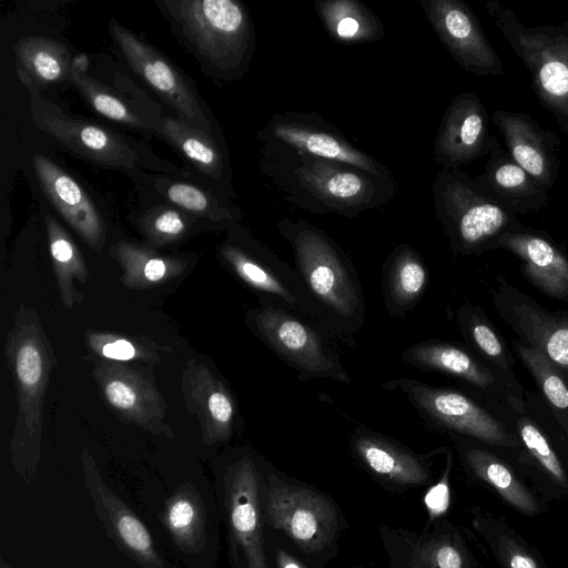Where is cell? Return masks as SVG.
I'll list each match as a JSON object with an SVG mask.
<instances>
[{"label":"cell","mask_w":568,"mask_h":568,"mask_svg":"<svg viewBox=\"0 0 568 568\" xmlns=\"http://www.w3.org/2000/svg\"><path fill=\"white\" fill-rule=\"evenodd\" d=\"M314 6L325 31L339 43H371L385 36L381 19L363 2L317 0Z\"/></svg>","instance_id":"1f68e13d"},{"label":"cell","mask_w":568,"mask_h":568,"mask_svg":"<svg viewBox=\"0 0 568 568\" xmlns=\"http://www.w3.org/2000/svg\"><path fill=\"white\" fill-rule=\"evenodd\" d=\"M513 347L537 387L534 393L526 390V406L568 454V378L521 342H514Z\"/></svg>","instance_id":"d4e9b609"},{"label":"cell","mask_w":568,"mask_h":568,"mask_svg":"<svg viewBox=\"0 0 568 568\" xmlns=\"http://www.w3.org/2000/svg\"><path fill=\"white\" fill-rule=\"evenodd\" d=\"M223 260L250 288L293 313L322 320L297 272L267 246L248 239L245 245L226 243L220 248Z\"/></svg>","instance_id":"4fadbf2b"},{"label":"cell","mask_w":568,"mask_h":568,"mask_svg":"<svg viewBox=\"0 0 568 568\" xmlns=\"http://www.w3.org/2000/svg\"><path fill=\"white\" fill-rule=\"evenodd\" d=\"M262 142H275L298 152L339 161L382 178H394L377 159L355 148L332 123L317 114L275 113L258 133Z\"/></svg>","instance_id":"9a60e30c"},{"label":"cell","mask_w":568,"mask_h":568,"mask_svg":"<svg viewBox=\"0 0 568 568\" xmlns=\"http://www.w3.org/2000/svg\"><path fill=\"white\" fill-rule=\"evenodd\" d=\"M489 115L480 98L466 91L447 105L434 141V159L442 169L462 165L489 153Z\"/></svg>","instance_id":"ffe728a7"},{"label":"cell","mask_w":568,"mask_h":568,"mask_svg":"<svg viewBox=\"0 0 568 568\" xmlns=\"http://www.w3.org/2000/svg\"><path fill=\"white\" fill-rule=\"evenodd\" d=\"M196 508L186 497L175 498L168 510V525L178 537H186L196 520Z\"/></svg>","instance_id":"7bdbcfd3"},{"label":"cell","mask_w":568,"mask_h":568,"mask_svg":"<svg viewBox=\"0 0 568 568\" xmlns=\"http://www.w3.org/2000/svg\"><path fill=\"white\" fill-rule=\"evenodd\" d=\"M493 250L516 255L529 284L550 298L568 303V254L546 231L523 224L505 232Z\"/></svg>","instance_id":"44dd1931"},{"label":"cell","mask_w":568,"mask_h":568,"mask_svg":"<svg viewBox=\"0 0 568 568\" xmlns=\"http://www.w3.org/2000/svg\"><path fill=\"white\" fill-rule=\"evenodd\" d=\"M85 485L94 500L99 516L103 519L114 538L122 542L133 556L151 568H161L152 539L144 525L134 514L102 483L93 460L82 453Z\"/></svg>","instance_id":"4316f807"},{"label":"cell","mask_w":568,"mask_h":568,"mask_svg":"<svg viewBox=\"0 0 568 568\" xmlns=\"http://www.w3.org/2000/svg\"><path fill=\"white\" fill-rule=\"evenodd\" d=\"M436 216L456 255H479L507 231L523 223L477 187L474 178L460 169H439L433 183Z\"/></svg>","instance_id":"8992f818"},{"label":"cell","mask_w":568,"mask_h":568,"mask_svg":"<svg viewBox=\"0 0 568 568\" xmlns=\"http://www.w3.org/2000/svg\"><path fill=\"white\" fill-rule=\"evenodd\" d=\"M274 561L275 568H308L303 560L282 547H275Z\"/></svg>","instance_id":"f6af8a7d"},{"label":"cell","mask_w":568,"mask_h":568,"mask_svg":"<svg viewBox=\"0 0 568 568\" xmlns=\"http://www.w3.org/2000/svg\"><path fill=\"white\" fill-rule=\"evenodd\" d=\"M222 504L231 568H271L263 503L264 462L242 453L222 475Z\"/></svg>","instance_id":"9c48e42d"},{"label":"cell","mask_w":568,"mask_h":568,"mask_svg":"<svg viewBox=\"0 0 568 568\" xmlns=\"http://www.w3.org/2000/svg\"><path fill=\"white\" fill-rule=\"evenodd\" d=\"M32 165L40 187L62 219L92 248L105 242L102 219L82 186L45 155H32Z\"/></svg>","instance_id":"603a6c76"},{"label":"cell","mask_w":568,"mask_h":568,"mask_svg":"<svg viewBox=\"0 0 568 568\" xmlns=\"http://www.w3.org/2000/svg\"><path fill=\"white\" fill-rule=\"evenodd\" d=\"M493 123L504 138L507 152L538 184L549 191L558 179L559 161L556 154L560 139L542 129L529 114L495 110Z\"/></svg>","instance_id":"7402d4cb"},{"label":"cell","mask_w":568,"mask_h":568,"mask_svg":"<svg viewBox=\"0 0 568 568\" xmlns=\"http://www.w3.org/2000/svg\"><path fill=\"white\" fill-rule=\"evenodd\" d=\"M160 191L175 206L212 221H232V212L219 204L216 199L192 184L161 180Z\"/></svg>","instance_id":"ab89813d"},{"label":"cell","mask_w":568,"mask_h":568,"mask_svg":"<svg viewBox=\"0 0 568 568\" xmlns=\"http://www.w3.org/2000/svg\"><path fill=\"white\" fill-rule=\"evenodd\" d=\"M17 73L32 89L70 79L72 61L68 49L59 41L44 37H26L14 44Z\"/></svg>","instance_id":"f546056e"},{"label":"cell","mask_w":568,"mask_h":568,"mask_svg":"<svg viewBox=\"0 0 568 568\" xmlns=\"http://www.w3.org/2000/svg\"><path fill=\"white\" fill-rule=\"evenodd\" d=\"M455 320L467 348L510 381L520 383L511 351L479 305L465 302L456 310Z\"/></svg>","instance_id":"4dcf8cb0"},{"label":"cell","mask_w":568,"mask_h":568,"mask_svg":"<svg viewBox=\"0 0 568 568\" xmlns=\"http://www.w3.org/2000/svg\"><path fill=\"white\" fill-rule=\"evenodd\" d=\"M166 11L195 51L217 71L241 75L255 48L247 10L234 0H170Z\"/></svg>","instance_id":"52a82bcc"},{"label":"cell","mask_w":568,"mask_h":568,"mask_svg":"<svg viewBox=\"0 0 568 568\" xmlns=\"http://www.w3.org/2000/svg\"><path fill=\"white\" fill-rule=\"evenodd\" d=\"M400 361L420 371L443 373L458 379L480 399L514 413L525 406L524 386L510 381L467 347L444 341H424L406 348Z\"/></svg>","instance_id":"8fae6325"},{"label":"cell","mask_w":568,"mask_h":568,"mask_svg":"<svg viewBox=\"0 0 568 568\" xmlns=\"http://www.w3.org/2000/svg\"><path fill=\"white\" fill-rule=\"evenodd\" d=\"M31 113L40 130L94 162L132 169L139 161L136 152L120 135L89 121L70 118L37 93L31 98Z\"/></svg>","instance_id":"ac0fdd59"},{"label":"cell","mask_w":568,"mask_h":568,"mask_svg":"<svg viewBox=\"0 0 568 568\" xmlns=\"http://www.w3.org/2000/svg\"><path fill=\"white\" fill-rule=\"evenodd\" d=\"M247 323L253 333L301 378L352 383L335 349L302 315L266 303L248 313Z\"/></svg>","instance_id":"30bf717a"},{"label":"cell","mask_w":568,"mask_h":568,"mask_svg":"<svg viewBox=\"0 0 568 568\" xmlns=\"http://www.w3.org/2000/svg\"><path fill=\"white\" fill-rule=\"evenodd\" d=\"M186 215L169 206H155L142 219V229L148 239L155 244H165L176 241L187 230Z\"/></svg>","instance_id":"60d3db41"},{"label":"cell","mask_w":568,"mask_h":568,"mask_svg":"<svg viewBox=\"0 0 568 568\" xmlns=\"http://www.w3.org/2000/svg\"><path fill=\"white\" fill-rule=\"evenodd\" d=\"M159 130L200 172L212 179L222 178L225 162L210 134L169 116L161 119Z\"/></svg>","instance_id":"e575fe53"},{"label":"cell","mask_w":568,"mask_h":568,"mask_svg":"<svg viewBox=\"0 0 568 568\" xmlns=\"http://www.w3.org/2000/svg\"><path fill=\"white\" fill-rule=\"evenodd\" d=\"M514 425L521 445L520 462L535 467L550 484L568 491V470L564 465L555 439L527 408L515 412Z\"/></svg>","instance_id":"d6a6232c"},{"label":"cell","mask_w":568,"mask_h":568,"mask_svg":"<svg viewBox=\"0 0 568 568\" xmlns=\"http://www.w3.org/2000/svg\"><path fill=\"white\" fill-rule=\"evenodd\" d=\"M388 568H478L460 529L442 518L420 532L377 524Z\"/></svg>","instance_id":"5bb4252c"},{"label":"cell","mask_w":568,"mask_h":568,"mask_svg":"<svg viewBox=\"0 0 568 568\" xmlns=\"http://www.w3.org/2000/svg\"><path fill=\"white\" fill-rule=\"evenodd\" d=\"M453 438L459 459L471 476L491 487L515 510L527 516L541 513L535 495L496 450L469 438Z\"/></svg>","instance_id":"484cf974"},{"label":"cell","mask_w":568,"mask_h":568,"mask_svg":"<svg viewBox=\"0 0 568 568\" xmlns=\"http://www.w3.org/2000/svg\"><path fill=\"white\" fill-rule=\"evenodd\" d=\"M349 449L358 464L386 489L406 491L429 486L434 480L429 455H418L364 426L352 434Z\"/></svg>","instance_id":"d6986e66"},{"label":"cell","mask_w":568,"mask_h":568,"mask_svg":"<svg viewBox=\"0 0 568 568\" xmlns=\"http://www.w3.org/2000/svg\"><path fill=\"white\" fill-rule=\"evenodd\" d=\"M430 27L454 60L478 77L501 75L503 62L471 8L460 0H419Z\"/></svg>","instance_id":"2e32d148"},{"label":"cell","mask_w":568,"mask_h":568,"mask_svg":"<svg viewBox=\"0 0 568 568\" xmlns=\"http://www.w3.org/2000/svg\"><path fill=\"white\" fill-rule=\"evenodd\" d=\"M45 226L61 298L65 306L72 307L74 301L79 302L72 281L75 278L84 283L88 278L87 267L75 243L53 216H45Z\"/></svg>","instance_id":"8d00e7d4"},{"label":"cell","mask_w":568,"mask_h":568,"mask_svg":"<svg viewBox=\"0 0 568 568\" xmlns=\"http://www.w3.org/2000/svg\"><path fill=\"white\" fill-rule=\"evenodd\" d=\"M125 272V280L133 285L160 283L181 270V262L156 255L153 251L128 242L112 247Z\"/></svg>","instance_id":"74e56055"},{"label":"cell","mask_w":568,"mask_h":568,"mask_svg":"<svg viewBox=\"0 0 568 568\" xmlns=\"http://www.w3.org/2000/svg\"><path fill=\"white\" fill-rule=\"evenodd\" d=\"M485 9L527 68L539 103L568 136V14L556 26H526L499 0H486Z\"/></svg>","instance_id":"277c9868"},{"label":"cell","mask_w":568,"mask_h":568,"mask_svg":"<svg viewBox=\"0 0 568 568\" xmlns=\"http://www.w3.org/2000/svg\"><path fill=\"white\" fill-rule=\"evenodd\" d=\"M110 27L113 40L134 73L190 124L204 132L210 131V120L182 73L162 53L114 19Z\"/></svg>","instance_id":"e0dca14e"},{"label":"cell","mask_w":568,"mask_h":568,"mask_svg":"<svg viewBox=\"0 0 568 568\" xmlns=\"http://www.w3.org/2000/svg\"><path fill=\"white\" fill-rule=\"evenodd\" d=\"M488 154L483 173L474 178L486 197L515 215L549 204L548 191L513 160L495 136L490 139Z\"/></svg>","instance_id":"cb8c5ba5"},{"label":"cell","mask_w":568,"mask_h":568,"mask_svg":"<svg viewBox=\"0 0 568 568\" xmlns=\"http://www.w3.org/2000/svg\"><path fill=\"white\" fill-rule=\"evenodd\" d=\"M99 381L109 404L125 418L143 426L162 418L160 396L134 372L108 365L100 369Z\"/></svg>","instance_id":"f1b7e54d"},{"label":"cell","mask_w":568,"mask_h":568,"mask_svg":"<svg viewBox=\"0 0 568 568\" xmlns=\"http://www.w3.org/2000/svg\"><path fill=\"white\" fill-rule=\"evenodd\" d=\"M261 166L288 203L314 214L355 217L389 202L394 178H382L339 161L263 142Z\"/></svg>","instance_id":"6da1fadb"},{"label":"cell","mask_w":568,"mask_h":568,"mask_svg":"<svg viewBox=\"0 0 568 568\" xmlns=\"http://www.w3.org/2000/svg\"><path fill=\"white\" fill-rule=\"evenodd\" d=\"M471 525L501 568H546L532 548L505 521L474 509Z\"/></svg>","instance_id":"836d02e7"},{"label":"cell","mask_w":568,"mask_h":568,"mask_svg":"<svg viewBox=\"0 0 568 568\" xmlns=\"http://www.w3.org/2000/svg\"><path fill=\"white\" fill-rule=\"evenodd\" d=\"M489 293L496 312L519 342L542 354L568 378V310H546L501 274Z\"/></svg>","instance_id":"7c38bea8"},{"label":"cell","mask_w":568,"mask_h":568,"mask_svg":"<svg viewBox=\"0 0 568 568\" xmlns=\"http://www.w3.org/2000/svg\"><path fill=\"white\" fill-rule=\"evenodd\" d=\"M194 386L193 397L205 422L209 438L212 442L226 440L235 420V404L231 394L205 367L197 372Z\"/></svg>","instance_id":"d590c367"},{"label":"cell","mask_w":568,"mask_h":568,"mask_svg":"<svg viewBox=\"0 0 568 568\" xmlns=\"http://www.w3.org/2000/svg\"><path fill=\"white\" fill-rule=\"evenodd\" d=\"M70 80L99 114L132 128L144 126L140 118L121 98L88 75L84 70L72 67Z\"/></svg>","instance_id":"f35d334b"},{"label":"cell","mask_w":568,"mask_h":568,"mask_svg":"<svg viewBox=\"0 0 568 568\" xmlns=\"http://www.w3.org/2000/svg\"><path fill=\"white\" fill-rule=\"evenodd\" d=\"M263 503L266 526L285 537L313 566L322 568L336 556L339 537L348 525L329 495L264 462Z\"/></svg>","instance_id":"3957f363"},{"label":"cell","mask_w":568,"mask_h":568,"mask_svg":"<svg viewBox=\"0 0 568 568\" xmlns=\"http://www.w3.org/2000/svg\"><path fill=\"white\" fill-rule=\"evenodd\" d=\"M384 387L404 394L432 426L452 436L469 438L494 450L516 455L519 459L521 445L514 425V412L415 378H396Z\"/></svg>","instance_id":"5b68a950"},{"label":"cell","mask_w":568,"mask_h":568,"mask_svg":"<svg viewBox=\"0 0 568 568\" xmlns=\"http://www.w3.org/2000/svg\"><path fill=\"white\" fill-rule=\"evenodd\" d=\"M276 227L292 248L295 270L323 326L341 337L355 334L365 321V300L349 257L307 221L284 217Z\"/></svg>","instance_id":"7a4b0ae2"},{"label":"cell","mask_w":568,"mask_h":568,"mask_svg":"<svg viewBox=\"0 0 568 568\" xmlns=\"http://www.w3.org/2000/svg\"><path fill=\"white\" fill-rule=\"evenodd\" d=\"M445 453V466L440 478L433 481L424 494L423 503L427 513V519L424 529H428L434 523L442 519L450 505V476L453 470V453L448 448H443Z\"/></svg>","instance_id":"b9f144b4"},{"label":"cell","mask_w":568,"mask_h":568,"mask_svg":"<svg viewBox=\"0 0 568 568\" xmlns=\"http://www.w3.org/2000/svg\"><path fill=\"white\" fill-rule=\"evenodd\" d=\"M93 348L104 357L114 361H130L138 356V348L126 338L114 336H95L91 339Z\"/></svg>","instance_id":"ee69618b"},{"label":"cell","mask_w":568,"mask_h":568,"mask_svg":"<svg viewBox=\"0 0 568 568\" xmlns=\"http://www.w3.org/2000/svg\"><path fill=\"white\" fill-rule=\"evenodd\" d=\"M429 278L422 255L408 244L397 245L383 264L382 292L385 308L403 317L420 301Z\"/></svg>","instance_id":"83f0119b"},{"label":"cell","mask_w":568,"mask_h":568,"mask_svg":"<svg viewBox=\"0 0 568 568\" xmlns=\"http://www.w3.org/2000/svg\"><path fill=\"white\" fill-rule=\"evenodd\" d=\"M6 355L16 379L18 417L12 437V455L20 463L21 455L30 448L38 457L42 428L43 404L52 353L36 315L17 314V322L8 335Z\"/></svg>","instance_id":"ba28073f"}]
</instances>
